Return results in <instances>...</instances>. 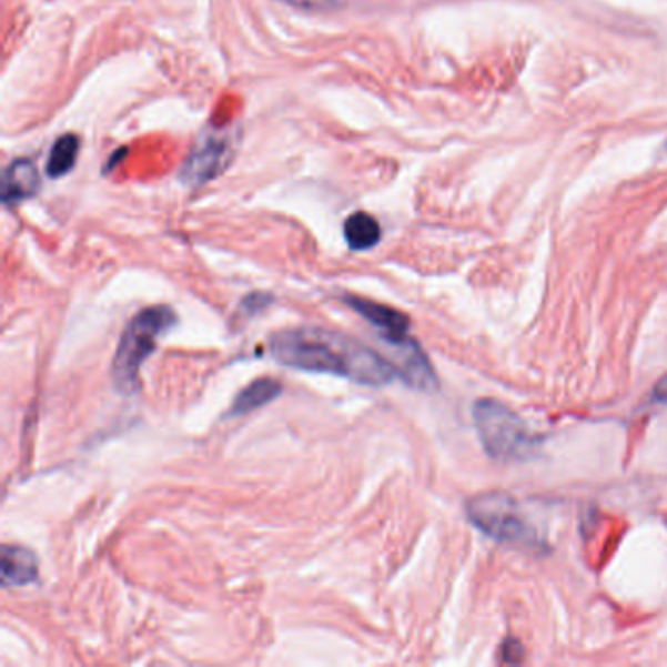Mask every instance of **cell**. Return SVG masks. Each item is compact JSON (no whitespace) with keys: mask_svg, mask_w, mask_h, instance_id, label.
I'll return each instance as SVG.
<instances>
[{"mask_svg":"<svg viewBox=\"0 0 667 667\" xmlns=\"http://www.w3.org/2000/svg\"><path fill=\"white\" fill-rule=\"evenodd\" d=\"M382 231L380 225L371 214L366 212H356L348 215L345 222V240L348 247L355 251H368V249L378 245Z\"/></svg>","mask_w":667,"mask_h":667,"instance_id":"30bf717a","label":"cell"},{"mask_svg":"<svg viewBox=\"0 0 667 667\" xmlns=\"http://www.w3.org/2000/svg\"><path fill=\"white\" fill-rule=\"evenodd\" d=\"M346 304L351 305L356 313H361L364 320L376 327L382 333V337L386 338L392 345H404L410 341V320L404 313L397 312L394 307L376 304L364 297L346 296Z\"/></svg>","mask_w":667,"mask_h":667,"instance_id":"5b68a950","label":"cell"},{"mask_svg":"<svg viewBox=\"0 0 667 667\" xmlns=\"http://www.w3.org/2000/svg\"><path fill=\"white\" fill-rule=\"evenodd\" d=\"M38 579V560L28 548L4 544L2 546V585L33 584Z\"/></svg>","mask_w":667,"mask_h":667,"instance_id":"ba28073f","label":"cell"},{"mask_svg":"<svg viewBox=\"0 0 667 667\" xmlns=\"http://www.w3.org/2000/svg\"><path fill=\"white\" fill-rule=\"evenodd\" d=\"M272 356L279 363L310 372H331L368 386H382L397 376V368L356 338L322 330L296 327L276 333Z\"/></svg>","mask_w":667,"mask_h":667,"instance_id":"6da1fadb","label":"cell"},{"mask_svg":"<svg viewBox=\"0 0 667 667\" xmlns=\"http://www.w3.org/2000/svg\"><path fill=\"white\" fill-rule=\"evenodd\" d=\"M230 141L220 135L210 138L206 135L196 151L190 155L184 169V176L192 182H206L222 173L225 165L230 163Z\"/></svg>","mask_w":667,"mask_h":667,"instance_id":"8992f818","label":"cell"},{"mask_svg":"<svg viewBox=\"0 0 667 667\" xmlns=\"http://www.w3.org/2000/svg\"><path fill=\"white\" fill-rule=\"evenodd\" d=\"M654 400H658L659 404H667V374L654 387Z\"/></svg>","mask_w":667,"mask_h":667,"instance_id":"4fadbf2b","label":"cell"},{"mask_svg":"<svg viewBox=\"0 0 667 667\" xmlns=\"http://www.w3.org/2000/svg\"><path fill=\"white\" fill-rule=\"evenodd\" d=\"M38 189H40V176H38L36 165L30 161H26V159H20L4 171V176H2V202L7 206L18 204V202L33 196Z\"/></svg>","mask_w":667,"mask_h":667,"instance_id":"52a82bcc","label":"cell"},{"mask_svg":"<svg viewBox=\"0 0 667 667\" xmlns=\"http://www.w3.org/2000/svg\"><path fill=\"white\" fill-rule=\"evenodd\" d=\"M174 322L176 315L171 307L155 305L138 313L132 322L125 325L112 363V378L120 392L132 394L138 387L141 364L148 361V356L155 351L159 337H163L166 331L173 327Z\"/></svg>","mask_w":667,"mask_h":667,"instance_id":"7a4b0ae2","label":"cell"},{"mask_svg":"<svg viewBox=\"0 0 667 667\" xmlns=\"http://www.w3.org/2000/svg\"><path fill=\"white\" fill-rule=\"evenodd\" d=\"M284 2L302 10H327L333 7L335 0H284Z\"/></svg>","mask_w":667,"mask_h":667,"instance_id":"7c38bea8","label":"cell"},{"mask_svg":"<svg viewBox=\"0 0 667 667\" xmlns=\"http://www.w3.org/2000/svg\"><path fill=\"white\" fill-rule=\"evenodd\" d=\"M281 392V382H276V380H255L247 387L241 390L240 396L235 397V402L231 405L230 415H245V413L255 412L259 407L272 402Z\"/></svg>","mask_w":667,"mask_h":667,"instance_id":"9c48e42d","label":"cell"},{"mask_svg":"<svg viewBox=\"0 0 667 667\" xmlns=\"http://www.w3.org/2000/svg\"><path fill=\"white\" fill-rule=\"evenodd\" d=\"M474 423L482 446L494 461H528L540 446V438L533 435L527 423L497 400H479L474 405Z\"/></svg>","mask_w":667,"mask_h":667,"instance_id":"3957f363","label":"cell"},{"mask_svg":"<svg viewBox=\"0 0 667 667\" xmlns=\"http://www.w3.org/2000/svg\"><path fill=\"white\" fill-rule=\"evenodd\" d=\"M77 151H79V140L71 133H67L55 141V145L51 148L50 161H48V174L51 179H59L73 169Z\"/></svg>","mask_w":667,"mask_h":667,"instance_id":"8fae6325","label":"cell"},{"mask_svg":"<svg viewBox=\"0 0 667 667\" xmlns=\"http://www.w3.org/2000/svg\"><path fill=\"white\" fill-rule=\"evenodd\" d=\"M466 512L469 521L497 543L512 544L527 550H538L544 544L540 533L513 495L503 492L476 495L474 499H469Z\"/></svg>","mask_w":667,"mask_h":667,"instance_id":"277c9868","label":"cell"}]
</instances>
